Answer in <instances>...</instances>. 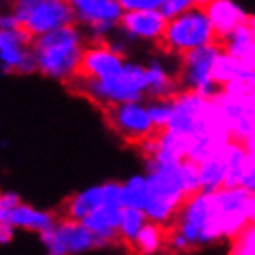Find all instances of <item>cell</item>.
<instances>
[{
	"label": "cell",
	"mask_w": 255,
	"mask_h": 255,
	"mask_svg": "<svg viewBox=\"0 0 255 255\" xmlns=\"http://www.w3.org/2000/svg\"><path fill=\"white\" fill-rule=\"evenodd\" d=\"M212 77L219 88L224 86L226 82H232V80L255 82V66L241 62V60H237L235 57L221 49L219 55L215 57V62H213Z\"/></svg>",
	"instance_id": "17"
},
{
	"label": "cell",
	"mask_w": 255,
	"mask_h": 255,
	"mask_svg": "<svg viewBox=\"0 0 255 255\" xmlns=\"http://www.w3.org/2000/svg\"><path fill=\"white\" fill-rule=\"evenodd\" d=\"M148 199L146 191V177L135 175L121 186V204L128 208H138L142 210Z\"/></svg>",
	"instance_id": "23"
},
{
	"label": "cell",
	"mask_w": 255,
	"mask_h": 255,
	"mask_svg": "<svg viewBox=\"0 0 255 255\" xmlns=\"http://www.w3.org/2000/svg\"><path fill=\"white\" fill-rule=\"evenodd\" d=\"M128 246L135 255H155L164 248V226L153 221H146Z\"/></svg>",
	"instance_id": "20"
},
{
	"label": "cell",
	"mask_w": 255,
	"mask_h": 255,
	"mask_svg": "<svg viewBox=\"0 0 255 255\" xmlns=\"http://www.w3.org/2000/svg\"><path fill=\"white\" fill-rule=\"evenodd\" d=\"M31 40L22 27L0 29V69L7 75L35 73Z\"/></svg>",
	"instance_id": "11"
},
{
	"label": "cell",
	"mask_w": 255,
	"mask_h": 255,
	"mask_svg": "<svg viewBox=\"0 0 255 255\" xmlns=\"http://www.w3.org/2000/svg\"><path fill=\"white\" fill-rule=\"evenodd\" d=\"M234 245L228 255H255V230L254 224H248L235 235Z\"/></svg>",
	"instance_id": "24"
},
{
	"label": "cell",
	"mask_w": 255,
	"mask_h": 255,
	"mask_svg": "<svg viewBox=\"0 0 255 255\" xmlns=\"http://www.w3.org/2000/svg\"><path fill=\"white\" fill-rule=\"evenodd\" d=\"M255 197L246 188H219L208 191V217L199 232V245L234 239L241 230L254 224Z\"/></svg>",
	"instance_id": "2"
},
{
	"label": "cell",
	"mask_w": 255,
	"mask_h": 255,
	"mask_svg": "<svg viewBox=\"0 0 255 255\" xmlns=\"http://www.w3.org/2000/svg\"><path fill=\"white\" fill-rule=\"evenodd\" d=\"M146 97L153 99H171L179 91V79L171 73L162 60L153 59L144 66Z\"/></svg>",
	"instance_id": "15"
},
{
	"label": "cell",
	"mask_w": 255,
	"mask_h": 255,
	"mask_svg": "<svg viewBox=\"0 0 255 255\" xmlns=\"http://www.w3.org/2000/svg\"><path fill=\"white\" fill-rule=\"evenodd\" d=\"M104 202V193H102V184L88 190L75 193L60 208V219H73V221H82L86 215H90L93 210Z\"/></svg>",
	"instance_id": "18"
},
{
	"label": "cell",
	"mask_w": 255,
	"mask_h": 255,
	"mask_svg": "<svg viewBox=\"0 0 255 255\" xmlns=\"http://www.w3.org/2000/svg\"><path fill=\"white\" fill-rule=\"evenodd\" d=\"M181 160H173V162L146 160L148 199H146L142 212L146 213L148 221L164 226L179 212V208L190 199L184 188V181H182Z\"/></svg>",
	"instance_id": "3"
},
{
	"label": "cell",
	"mask_w": 255,
	"mask_h": 255,
	"mask_svg": "<svg viewBox=\"0 0 255 255\" xmlns=\"http://www.w3.org/2000/svg\"><path fill=\"white\" fill-rule=\"evenodd\" d=\"M199 186L202 191H213L223 188L224 175H226V164H224L223 153L219 149L217 153L201 160L199 164Z\"/></svg>",
	"instance_id": "21"
},
{
	"label": "cell",
	"mask_w": 255,
	"mask_h": 255,
	"mask_svg": "<svg viewBox=\"0 0 255 255\" xmlns=\"http://www.w3.org/2000/svg\"><path fill=\"white\" fill-rule=\"evenodd\" d=\"M148 217L142 210L138 208H128L123 206L121 212V223H119V235H121V243L123 245H129L131 239L137 235V232L146 224Z\"/></svg>",
	"instance_id": "22"
},
{
	"label": "cell",
	"mask_w": 255,
	"mask_h": 255,
	"mask_svg": "<svg viewBox=\"0 0 255 255\" xmlns=\"http://www.w3.org/2000/svg\"><path fill=\"white\" fill-rule=\"evenodd\" d=\"M217 40L219 38L208 20L206 11L193 5L186 13L168 18L160 44L170 53L184 55L191 49L202 48Z\"/></svg>",
	"instance_id": "5"
},
{
	"label": "cell",
	"mask_w": 255,
	"mask_h": 255,
	"mask_svg": "<svg viewBox=\"0 0 255 255\" xmlns=\"http://www.w3.org/2000/svg\"><path fill=\"white\" fill-rule=\"evenodd\" d=\"M166 22L168 18L159 9L124 11L119 27L129 42H160Z\"/></svg>",
	"instance_id": "13"
},
{
	"label": "cell",
	"mask_w": 255,
	"mask_h": 255,
	"mask_svg": "<svg viewBox=\"0 0 255 255\" xmlns=\"http://www.w3.org/2000/svg\"><path fill=\"white\" fill-rule=\"evenodd\" d=\"M219 51H221V46L213 42L181 55L182 60L181 71H179V86L204 97L217 95L221 88L213 80L212 69Z\"/></svg>",
	"instance_id": "8"
},
{
	"label": "cell",
	"mask_w": 255,
	"mask_h": 255,
	"mask_svg": "<svg viewBox=\"0 0 255 255\" xmlns=\"http://www.w3.org/2000/svg\"><path fill=\"white\" fill-rule=\"evenodd\" d=\"M11 239H13V226L0 221V245H7Z\"/></svg>",
	"instance_id": "30"
},
{
	"label": "cell",
	"mask_w": 255,
	"mask_h": 255,
	"mask_svg": "<svg viewBox=\"0 0 255 255\" xmlns=\"http://www.w3.org/2000/svg\"><path fill=\"white\" fill-rule=\"evenodd\" d=\"M191 2H193V5H195V7H202V9H204V7H206L212 0H191Z\"/></svg>",
	"instance_id": "31"
},
{
	"label": "cell",
	"mask_w": 255,
	"mask_h": 255,
	"mask_svg": "<svg viewBox=\"0 0 255 255\" xmlns=\"http://www.w3.org/2000/svg\"><path fill=\"white\" fill-rule=\"evenodd\" d=\"M191 7H193V2H191V0H162L159 11L166 18H173V16H179V15H182V13H186Z\"/></svg>",
	"instance_id": "26"
},
{
	"label": "cell",
	"mask_w": 255,
	"mask_h": 255,
	"mask_svg": "<svg viewBox=\"0 0 255 255\" xmlns=\"http://www.w3.org/2000/svg\"><path fill=\"white\" fill-rule=\"evenodd\" d=\"M40 239L48 248V255H71L95 248L93 234L73 219L55 221L51 228L40 232Z\"/></svg>",
	"instance_id": "10"
},
{
	"label": "cell",
	"mask_w": 255,
	"mask_h": 255,
	"mask_svg": "<svg viewBox=\"0 0 255 255\" xmlns=\"http://www.w3.org/2000/svg\"><path fill=\"white\" fill-rule=\"evenodd\" d=\"M9 11L31 38L73 24L66 0H11Z\"/></svg>",
	"instance_id": "6"
},
{
	"label": "cell",
	"mask_w": 255,
	"mask_h": 255,
	"mask_svg": "<svg viewBox=\"0 0 255 255\" xmlns=\"http://www.w3.org/2000/svg\"><path fill=\"white\" fill-rule=\"evenodd\" d=\"M126 60L124 48H121L119 42L99 40V42L86 44L82 59H80L79 75L88 79H106L121 71Z\"/></svg>",
	"instance_id": "12"
},
{
	"label": "cell",
	"mask_w": 255,
	"mask_h": 255,
	"mask_svg": "<svg viewBox=\"0 0 255 255\" xmlns=\"http://www.w3.org/2000/svg\"><path fill=\"white\" fill-rule=\"evenodd\" d=\"M88 40L80 27L73 24L33 37L31 53L35 73L57 82H73L79 77L80 59Z\"/></svg>",
	"instance_id": "1"
},
{
	"label": "cell",
	"mask_w": 255,
	"mask_h": 255,
	"mask_svg": "<svg viewBox=\"0 0 255 255\" xmlns=\"http://www.w3.org/2000/svg\"><path fill=\"white\" fill-rule=\"evenodd\" d=\"M16 204H20V197L16 193H0V221L7 223V215Z\"/></svg>",
	"instance_id": "28"
},
{
	"label": "cell",
	"mask_w": 255,
	"mask_h": 255,
	"mask_svg": "<svg viewBox=\"0 0 255 255\" xmlns=\"http://www.w3.org/2000/svg\"><path fill=\"white\" fill-rule=\"evenodd\" d=\"M204 11L217 38H223L226 33L252 18L237 0H212Z\"/></svg>",
	"instance_id": "14"
},
{
	"label": "cell",
	"mask_w": 255,
	"mask_h": 255,
	"mask_svg": "<svg viewBox=\"0 0 255 255\" xmlns=\"http://www.w3.org/2000/svg\"><path fill=\"white\" fill-rule=\"evenodd\" d=\"M73 13V22H79L90 33L91 42L108 40L119 27L123 7L119 0H66Z\"/></svg>",
	"instance_id": "7"
},
{
	"label": "cell",
	"mask_w": 255,
	"mask_h": 255,
	"mask_svg": "<svg viewBox=\"0 0 255 255\" xmlns=\"http://www.w3.org/2000/svg\"><path fill=\"white\" fill-rule=\"evenodd\" d=\"M104 112L108 124L112 126L113 131L128 142L140 144L157 131L149 117L148 104H144L142 101L112 104L104 108Z\"/></svg>",
	"instance_id": "9"
},
{
	"label": "cell",
	"mask_w": 255,
	"mask_h": 255,
	"mask_svg": "<svg viewBox=\"0 0 255 255\" xmlns=\"http://www.w3.org/2000/svg\"><path fill=\"white\" fill-rule=\"evenodd\" d=\"M73 90L84 95L88 101L97 106L108 108L121 102L142 101L146 97V82H144V66L138 62L126 60L121 71L106 79H88L79 75L71 82Z\"/></svg>",
	"instance_id": "4"
},
{
	"label": "cell",
	"mask_w": 255,
	"mask_h": 255,
	"mask_svg": "<svg viewBox=\"0 0 255 255\" xmlns=\"http://www.w3.org/2000/svg\"><path fill=\"white\" fill-rule=\"evenodd\" d=\"M221 40H223V46H221L223 51L241 62L255 66V24L252 18L226 33Z\"/></svg>",
	"instance_id": "16"
},
{
	"label": "cell",
	"mask_w": 255,
	"mask_h": 255,
	"mask_svg": "<svg viewBox=\"0 0 255 255\" xmlns=\"http://www.w3.org/2000/svg\"><path fill=\"white\" fill-rule=\"evenodd\" d=\"M55 215L49 212H40V210H35L33 206H27V204H16L13 210L7 215V223L13 226V228H24V230H31V232H44V230L51 228L55 224Z\"/></svg>",
	"instance_id": "19"
},
{
	"label": "cell",
	"mask_w": 255,
	"mask_h": 255,
	"mask_svg": "<svg viewBox=\"0 0 255 255\" xmlns=\"http://www.w3.org/2000/svg\"><path fill=\"white\" fill-rule=\"evenodd\" d=\"M123 11H144V9H159L162 0H119Z\"/></svg>",
	"instance_id": "27"
},
{
	"label": "cell",
	"mask_w": 255,
	"mask_h": 255,
	"mask_svg": "<svg viewBox=\"0 0 255 255\" xmlns=\"http://www.w3.org/2000/svg\"><path fill=\"white\" fill-rule=\"evenodd\" d=\"M13 27H20L16 18L13 16L11 11L7 13H0V29H13Z\"/></svg>",
	"instance_id": "29"
},
{
	"label": "cell",
	"mask_w": 255,
	"mask_h": 255,
	"mask_svg": "<svg viewBox=\"0 0 255 255\" xmlns=\"http://www.w3.org/2000/svg\"><path fill=\"white\" fill-rule=\"evenodd\" d=\"M148 112H149V117H151V123H153L155 129H164L166 124H168V119H170V113H171L170 99H153V101L148 104Z\"/></svg>",
	"instance_id": "25"
}]
</instances>
